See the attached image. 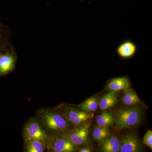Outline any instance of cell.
Returning a JSON list of instances; mask_svg holds the SVG:
<instances>
[{
    "instance_id": "1",
    "label": "cell",
    "mask_w": 152,
    "mask_h": 152,
    "mask_svg": "<svg viewBox=\"0 0 152 152\" xmlns=\"http://www.w3.org/2000/svg\"><path fill=\"white\" fill-rule=\"evenodd\" d=\"M37 118L48 136L69 131V123L55 110L41 109L37 113Z\"/></svg>"
},
{
    "instance_id": "2",
    "label": "cell",
    "mask_w": 152,
    "mask_h": 152,
    "mask_svg": "<svg viewBox=\"0 0 152 152\" xmlns=\"http://www.w3.org/2000/svg\"><path fill=\"white\" fill-rule=\"evenodd\" d=\"M142 117L141 110L137 106L120 109L115 113V127L118 130L133 127L140 123Z\"/></svg>"
},
{
    "instance_id": "3",
    "label": "cell",
    "mask_w": 152,
    "mask_h": 152,
    "mask_svg": "<svg viewBox=\"0 0 152 152\" xmlns=\"http://www.w3.org/2000/svg\"><path fill=\"white\" fill-rule=\"evenodd\" d=\"M67 121L75 126H80L91 118L88 113L65 105L60 104L55 108Z\"/></svg>"
},
{
    "instance_id": "4",
    "label": "cell",
    "mask_w": 152,
    "mask_h": 152,
    "mask_svg": "<svg viewBox=\"0 0 152 152\" xmlns=\"http://www.w3.org/2000/svg\"><path fill=\"white\" fill-rule=\"evenodd\" d=\"M24 141L35 139L47 143L49 136L46 133L37 118H31L26 123L23 129Z\"/></svg>"
},
{
    "instance_id": "5",
    "label": "cell",
    "mask_w": 152,
    "mask_h": 152,
    "mask_svg": "<svg viewBox=\"0 0 152 152\" xmlns=\"http://www.w3.org/2000/svg\"><path fill=\"white\" fill-rule=\"evenodd\" d=\"M49 136L48 140L46 144L48 151L72 152L75 151V146L64 136L56 135Z\"/></svg>"
},
{
    "instance_id": "6",
    "label": "cell",
    "mask_w": 152,
    "mask_h": 152,
    "mask_svg": "<svg viewBox=\"0 0 152 152\" xmlns=\"http://www.w3.org/2000/svg\"><path fill=\"white\" fill-rule=\"evenodd\" d=\"M89 128V124H86L81 127L69 132L64 136L75 146L80 145L86 141Z\"/></svg>"
},
{
    "instance_id": "7",
    "label": "cell",
    "mask_w": 152,
    "mask_h": 152,
    "mask_svg": "<svg viewBox=\"0 0 152 152\" xmlns=\"http://www.w3.org/2000/svg\"><path fill=\"white\" fill-rule=\"evenodd\" d=\"M120 142V152L140 151L141 146L138 139L132 134H127L123 136Z\"/></svg>"
},
{
    "instance_id": "8",
    "label": "cell",
    "mask_w": 152,
    "mask_h": 152,
    "mask_svg": "<svg viewBox=\"0 0 152 152\" xmlns=\"http://www.w3.org/2000/svg\"><path fill=\"white\" fill-rule=\"evenodd\" d=\"M136 44L130 40L123 41L118 46L116 49L118 55L123 59H129L135 56L137 50Z\"/></svg>"
},
{
    "instance_id": "9",
    "label": "cell",
    "mask_w": 152,
    "mask_h": 152,
    "mask_svg": "<svg viewBox=\"0 0 152 152\" xmlns=\"http://www.w3.org/2000/svg\"><path fill=\"white\" fill-rule=\"evenodd\" d=\"M16 58L11 53L0 54V77L5 75L13 70Z\"/></svg>"
},
{
    "instance_id": "10",
    "label": "cell",
    "mask_w": 152,
    "mask_h": 152,
    "mask_svg": "<svg viewBox=\"0 0 152 152\" xmlns=\"http://www.w3.org/2000/svg\"><path fill=\"white\" fill-rule=\"evenodd\" d=\"M130 85V81L127 77H119L110 80L107 85L106 89L111 91L116 92L127 90Z\"/></svg>"
},
{
    "instance_id": "11",
    "label": "cell",
    "mask_w": 152,
    "mask_h": 152,
    "mask_svg": "<svg viewBox=\"0 0 152 152\" xmlns=\"http://www.w3.org/2000/svg\"><path fill=\"white\" fill-rule=\"evenodd\" d=\"M118 102V96L115 92L111 91L104 95L99 104V108L105 110L111 108L115 105Z\"/></svg>"
},
{
    "instance_id": "12",
    "label": "cell",
    "mask_w": 152,
    "mask_h": 152,
    "mask_svg": "<svg viewBox=\"0 0 152 152\" xmlns=\"http://www.w3.org/2000/svg\"><path fill=\"white\" fill-rule=\"evenodd\" d=\"M24 142L26 152H43L46 150V143L40 140L32 139Z\"/></svg>"
},
{
    "instance_id": "13",
    "label": "cell",
    "mask_w": 152,
    "mask_h": 152,
    "mask_svg": "<svg viewBox=\"0 0 152 152\" xmlns=\"http://www.w3.org/2000/svg\"><path fill=\"white\" fill-rule=\"evenodd\" d=\"M120 142L117 136H112L106 138L102 147L104 152H118L119 151Z\"/></svg>"
},
{
    "instance_id": "14",
    "label": "cell",
    "mask_w": 152,
    "mask_h": 152,
    "mask_svg": "<svg viewBox=\"0 0 152 152\" xmlns=\"http://www.w3.org/2000/svg\"><path fill=\"white\" fill-rule=\"evenodd\" d=\"M122 103L127 106L136 105L141 102L140 99L132 90L127 91L124 93L121 98Z\"/></svg>"
},
{
    "instance_id": "15",
    "label": "cell",
    "mask_w": 152,
    "mask_h": 152,
    "mask_svg": "<svg viewBox=\"0 0 152 152\" xmlns=\"http://www.w3.org/2000/svg\"><path fill=\"white\" fill-rule=\"evenodd\" d=\"M99 100L96 97L87 99L84 102L79 104L78 107L83 111L89 113L95 111L99 107Z\"/></svg>"
},
{
    "instance_id": "16",
    "label": "cell",
    "mask_w": 152,
    "mask_h": 152,
    "mask_svg": "<svg viewBox=\"0 0 152 152\" xmlns=\"http://www.w3.org/2000/svg\"><path fill=\"white\" fill-rule=\"evenodd\" d=\"M96 122L99 126L108 127L115 123V119L111 113L105 111L96 117Z\"/></svg>"
},
{
    "instance_id": "17",
    "label": "cell",
    "mask_w": 152,
    "mask_h": 152,
    "mask_svg": "<svg viewBox=\"0 0 152 152\" xmlns=\"http://www.w3.org/2000/svg\"><path fill=\"white\" fill-rule=\"evenodd\" d=\"M109 134V130L107 127L98 126L93 131V137L95 140L101 142L105 139Z\"/></svg>"
},
{
    "instance_id": "18",
    "label": "cell",
    "mask_w": 152,
    "mask_h": 152,
    "mask_svg": "<svg viewBox=\"0 0 152 152\" xmlns=\"http://www.w3.org/2000/svg\"><path fill=\"white\" fill-rule=\"evenodd\" d=\"M143 143L147 146L152 149V131H149L146 133L144 136Z\"/></svg>"
},
{
    "instance_id": "19",
    "label": "cell",
    "mask_w": 152,
    "mask_h": 152,
    "mask_svg": "<svg viewBox=\"0 0 152 152\" xmlns=\"http://www.w3.org/2000/svg\"><path fill=\"white\" fill-rule=\"evenodd\" d=\"M80 152H90L91 150L87 148H82L79 151Z\"/></svg>"
}]
</instances>
